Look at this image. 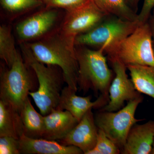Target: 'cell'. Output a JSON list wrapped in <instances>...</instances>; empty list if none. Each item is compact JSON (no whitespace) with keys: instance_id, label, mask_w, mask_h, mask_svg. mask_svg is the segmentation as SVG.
Masks as SVG:
<instances>
[{"instance_id":"26","label":"cell","mask_w":154,"mask_h":154,"mask_svg":"<svg viewBox=\"0 0 154 154\" xmlns=\"http://www.w3.org/2000/svg\"><path fill=\"white\" fill-rule=\"evenodd\" d=\"M149 25L151 31L152 43L153 49L154 53V16L151 15L148 21Z\"/></svg>"},{"instance_id":"1","label":"cell","mask_w":154,"mask_h":154,"mask_svg":"<svg viewBox=\"0 0 154 154\" xmlns=\"http://www.w3.org/2000/svg\"><path fill=\"white\" fill-rule=\"evenodd\" d=\"M28 45L38 61L60 68L67 85L77 92L79 65L74 40L60 32Z\"/></svg>"},{"instance_id":"17","label":"cell","mask_w":154,"mask_h":154,"mask_svg":"<svg viewBox=\"0 0 154 154\" xmlns=\"http://www.w3.org/2000/svg\"><path fill=\"white\" fill-rule=\"evenodd\" d=\"M19 113L24 125V134L32 138H42L44 130V116L35 110L29 97Z\"/></svg>"},{"instance_id":"22","label":"cell","mask_w":154,"mask_h":154,"mask_svg":"<svg viewBox=\"0 0 154 154\" xmlns=\"http://www.w3.org/2000/svg\"><path fill=\"white\" fill-rule=\"evenodd\" d=\"M95 148L100 154H118L121 150L107 137L102 131L98 129V137Z\"/></svg>"},{"instance_id":"13","label":"cell","mask_w":154,"mask_h":154,"mask_svg":"<svg viewBox=\"0 0 154 154\" xmlns=\"http://www.w3.org/2000/svg\"><path fill=\"white\" fill-rule=\"evenodd\" d=\"M77 91L67 85L62 90L58 105L56 109L68 111L80 121L91 108H102L106 105L101 98L98 97L94 102L91 96H77Z\"/></svg>"},{"instance_id":"18","label":"cell","mask_w":154,"mask_h":154,"mask_svg":"<svg viewBox=\"0 0 154 154\" xmlns=\"http://www.w3.org/2000/svg\"><path fill=\"white\" fill-rule=\"evenodd\" d=\"M127 68L136 89L154 99V66L129 65Z\"/></svg>"},{"instance_id":"14","label":"cell","mask_w":154,"mask_h":154,"mask_svg":"<svg viewBox=\"0 0 154 154\" xmlns=\"http://www.w3.org/2000/svg\"><path fill=\"white\" fill-rule=\"evenodd\" d=\"M44 119L42 138L56 141L65 137L79 122L68 111L57 109L44 116Z\"/></svg>"},{"instance_id":"2","label":"cell","mask_w":154,"mask_h":154,"mask_svg":"<svg viewBox=\"0 0 154 154\" xmlns=\"http://www.w3.org/2000/svg\"><path fill=\"white\" fill-rule=\"evenodd\" d=\"M78 65V85L84 94L90 90L106 102L109 101V88L113 79V72L107 63L103 48L93 50L87 46H75Z\"/></svg>"},{"instance_id":"25","label":"cell","mask_w":154,"mask_h":154,"mask_svg":"<svg viewBox=\"0 0 154 154\" xmlns=\"http://www.w3.org/2000/svg\"><path fill=\"white\" fill-rule=\"evenodd\" d=\"M154 7V0H143V5L139 14L137 21L140 24L148 22L152 15Z\"/></svg>"},{"instance_id":"3","label":"cell","mask_w":154,"mask_h":154,"mask_svg":"<svg viewBox=\"0 0 154 154\" xmlns=\"http://www.w3.org/2000/svg\"><path fill=\"white\" fill-rule=\"evenodd\" d=\"M21 48L24 60L33 69L38 80L37 91L30 92L36 106L43 116L47 115L58 105L65 82L59 67L42 63L35 58L28 45L22 44Z\"/></svg>"},{"instance_id":"20","label":"cell","mask_w":154,"mask_h":154,"mask_svg":"<svg viewBox=\"0 0 154 154\" xmlns=\"http://www.w3.org/2000/svg\"><path fill=\"white\" fill-rule=\"evenodd\" d=\"M19 52L15 47V41L10 29L4 25L0 27V57L11 67Z\"/></svg>"},{"instance_id":"12","label":"cell","mask_w":154,"mask_h":154,"mask_svg":"<svg viewBox=\"0 0 154 154\" xmlns=\"http://www.w3.org/2000/svg\"><path fill=\"white\" fill-rule=\"evenodd\" d=\"M57 17V12L54 10L37 13L17 25V34L22 40L40 37L52 28Z\"/></svg>"},{"instance_id":"8","label":"cell","mask_w":154,"mask_h":154,"mask_svg":"<svg viewBox=\"0 0 154 154\" xmlns=\"http://www.w3.org/2000/svg\"><path fill=\"white\" fill-rule=\"evenodd\" d=\"M107 16L91 0L84 5L67 11L60 32L75 40L77 36L93 29Z\"/></svg>"},{"instance_id":"15","label":"cell","mask_w":154,"mask_h":154,"mask_svg":"<svg viewBox=\"0 0 154 154\" xmlns=\"http://www.w3.org/2000/svg\"><path fill=\"white\" fill-rule=\"evenodd\" d=\"M20 154H81L82 150L73 146H65L56 140L32 138L23 134L19 139Z\"/></svg>"},{"instance_id":"24","label":"cell","mask_w":154,"mask_h":154,"mask_svg":"<svg viewBox=\"0 0 154 154\" xmlns=\"http://www.w3.org/2000/svg\"><path fill=\"white\" fill-rule=\"evenodd\" d=\"M91 0H45L48 7H57L70 11L81 7Z\"/></svg>"},{"instance_id":"27","label":"cell","mask_w":154,"mask_h":154,"mask_svg":"<svg viewBox=\"0 0 154 154\" xmlns=\"http://www.w3.org/2000/svg\"><path fill=\"white\" fill-rule=\"evenodd\" d=\"M126 1L130 7L134 11L137 12L138 9V5L140 0H126Z\"/></svg>"},{"instance_id":"21","label":"cell","mask_w":154,"mask_h":154,"mask_svg":"<svg viewBox=\"0 0 154 154\" xmlns=\"http://www.w3.org/2000/svg\"><path fill=\"white\" fill-rule=\"evenodd\" d=\"M1 4L5 10L11 12L25 11L40 5V0H1Z\"/></svg>"},{"instance_id":"28","label":"cell","mask_w":154,"mask_h":154,"mask_svg":"<svg viewBox=\"0 0 154 154\" xmlns=\"http://www.w3.org/2000/svg\"><path fill=\"white\" fill-rule=\"evenodd\" d=\"M151 154H154V141L152 149V150Z\"/></svg>"},{"instance_id":"7","label":"cell","mask_w":154,"mask_h":154,"mask_svg":"<svg viewBox=\"0 0 154 154\" xmlns=\"http://www.w3.org/2000/svg\"><path fill=\"white\" fill-rule=\"evenodd\" d=\"M143 100V97L142 96L128 102L126 106L118 111L100 110L94 116L98 129L102 131L121 151L131 128L138 122L143 120L137 119L135 117L137 107Z\"/></svg>"},{"instance_id":"10","label":"cell","mask_w":154,"mask_h":154,"mask_svg":"<svg viewBox=\"0 0 154 154\" xmlns=\"http://www.w3.org/2000/svg\"><path fill=\"white\" fill-rule=\"evenodd\" d=\"M92 109L87 111L65 137L57 141L63 145L76 146L85 154L94 149L97 142L98 128Z\"/></svg>"},{"instance_id":"5","label":"cell","mask_w":154,"mask_h":154,"mask_svg":"<svg viewBox=\"0 0 154 154\" xmlns=\"http://www.w3.org/2000/svg\"><path fill=\"white\" fill-rule=\"evenodd\" d=\"M30 66L19 54L9 69H1L0 100L20 111L30 92L38 89L37 78L30 72Z\"/></svg>"},{"instance_id":"9","label":"cell","mask_w":154,"mask_h":154,"mask_svg":"<svg viewBox=\"0 0 154 154\" xmlns=\"http://www.w3.org/2000/svg\"><path fill=\"white\" fill-rule=\"evenodd\" d=\"M115 76L109 88V101L101 108L102 111L114 112L121 109L125 101L128 102L141 96L127 74V68L117 60L110 61Z\"/></svg>"},{"instance_id":"29","label":"cell","mask_w":154,"mask_h":154,"mask_svg":"<svg viewBox=\"0 0 154 154\" xmlns=\"http://www.w3.org/2000/svg\"><path fill=\"white\" fill-rule=\"evenodd\" d=\"M152 15L154 16V7L153 9L152 12Z\"/></svg>"},{"instance_id":"6","label":"cell","mask_w":154,"mask_h":154,"mask_svg":"<svg viewBox=\"0 0 154 154\" xmlns=\"http://www.w3.org/2000/svg\"><path fill=\"white\" fill-rule=\"evenodd\" d=\"M139 25L138 21L108 15L93 29L77 36L75 45L102 48L105 51L107 48L129 36Z\"/></svg>"},{"instance_id":"16","label":"cell","mask_w":154,"mask_h":154,"mask_svg":"<svg viewBox=\"0 0 154 154\" xmlns=\"http://www.w3.org/2000/svg\"><path fill=\"white\" fill-rule=\"evenodd\" d=\"M23 134L24 125L19 111L0 100V137L9 136L19 140Z\"/></svg>"},{"instance_id":"11","label":"cell","mask_w":154,"mask_h":154,"mask_svg":"<svg viewBox=\"0 0 154 154\" xmlns=\"http://www.w3.org/2000/svg\"><path fill=\"white\" fill-rule=\"evenodd\" d=\"M154 141V121L150 120L143 124H135L128 135L121 153L150 154Z\"/></svg>"},{"instance_id":"4","label":"cell","mask_w":154,"mask_h":154,"mask_svg":"<svg viewBox=\"0 0 154 154\" xmlns=\"http://www.w3.org/2000/svg\"><path fill=\"white\" fill-rule=\"evenodd\" d=\"M109 61L129 65L154 66L151 31L148 22L140 24L129 36L105 50Z\"/></svg>"},{"instance_id":"19","label":"cell","mask_w":154,"mask_h":154,"mask_svg":"<svg viewBox=\"0 0 154 154\" xmlns=\"http://www.w3.org/2000/svg\"><path fill=\"white\" fill-rule=\"evenodd\" d=\"M91 1L107 15L128 21H138V14L130 7L126 0Z\"/></svg>"},{"instance_id":"23","label":"cell","mask_w":154,"mask_h":154,"mask_svg":"<svg viewBox=\"0 0 154 154\" xmlns=\"http://www.w3.org/2000/svg\"><path fill=\"white\" fill-rule=\"evenodd\" d=\"M0 154H20L19 140L13 137H0Z\"/></svg>"}]
</instances>
